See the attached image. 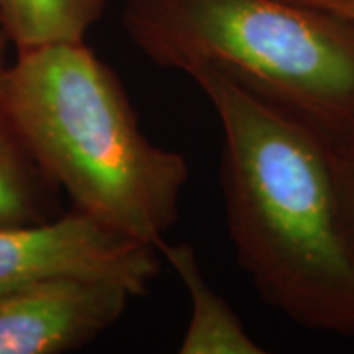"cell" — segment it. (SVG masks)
<instances>
[{"label":"cell","instance_id":"cell-1","mask_svg":"<svg viewBox=\"0 0 354 354\" xmlns=\"http://www.w3.org/2000/svg\"><path fill=\"white\" fill-rule=\"evenodd\" d=\"M191 79L223 130L221 187L242 270L293 323L354 337V216L335 148L216 71Z\"/></svg>","mask_w":354,"mask_h":354},{"label":"cell","instance_id":"cell-2","mask_svg":"<svg viewBox=\"0 0 354 354\" xmlns=\"http://www.w3.org/2000/svg\"><path fill=\"white\" fill-rule=\"evenodd\" d=\"M4 88L28 152L75 209L130 239L164 241L187 160L142 132L120 77L87 41L16 51Z\"/></svg>","mask_w":354,"mask_h":354},{"label":"cell","instance_id":"cell-3","mask_svg":"<svg viewBox=\"0 0 354 354\" xmlns=\"http://www.w3.org/2000/svg\"><path fill=\"white\" fill-rule=\"evenodd\" d=\"M128 39L150 64L228 81L354 148V20L293 0H124Z\"/></svg>","mask_w":354,"mask_h":354},{"label":"cell","instance_id":"cell-4","mask_svg":"<svg viewBox=\"0 0 354 354\" xmlns=\"http://www.w3.org/2000/svg\"><path fill=\"white\" fill-rule=\"evenodd\" d=\"M162 256L71 207L32 223L0 225V295L53 279H101L146 295L160 276Z\"/></svg>","mask_w":354,"mask_h":354},{"label":"cell","instance_id":"cell-5","mask_svg":"<svg viewBox=\"0 0 354 354\" xmlns=\"http://www.w3.org/2000/svg\"><path fill=\"white\" fill-rule=\"evenodd\" d=\"M132 299L101 279H53L0 295V354H62L120 321Z\"/></svg>","mask_w":354,"mask_h":354},{"label":"cell","instance_id":"cell-6","mask_svg":"<svg viewBox=\"0 0 354 354\" xmlns=\"http://www.w3.org/2000/svg\"><path fill=\"white\" fill-rule=\"evenodd\" d=\"M160 256L183 281L191 304L187 330L179 342L181 354H262L264 348L248 335V330L227 304V299L207 281L197 252L185 242L160 241Z\"/></svg>","mask_w":354,"mask_h":354},{"label":"cell","instance_id":"cell-7","mask_svg":"<svg viewBox=\"0 0 354 354\" xmlns=\"http://www.w3.org/2000/svg\"><path fill=\"white\" fill-rule=\"evenodd\" d=\"M0 64V225L44 221L62 213L59 189L36 164L14 122Z\"/></svg>","mask_w":354,"mask_h":354},{"label":"cell","instance_id":"cell-8","mask_svg":"<svg viewBox=\"0 0 354 354\" xmlns=\"http://www.w3.org/2000/svg\"><path fill=\"white\" fill-rule=\"evenodd\" d=\"M109 0H0V30L16 51L83 44Z\"/></svg>","mask_w":354,"mask_h":354},{"label":"cell","instance_id":"cell-9","mask_svg":"<svg viewBox=\"0 0 354 354\" xmlns=\"http://www.w3.org/2000/svg\"><path fill=\"white\" fill-rule=\"evenodd\" d=\"M335 152H337V150H335ZM337 158H339L342 181H344V189H346V197H348L351 211H353L354 216V148L353 150L337 152Z\"/></svg>","mask_w":354,"mask_h":354},{"label":"cell","instance_id":"cell-10","mask_svg":"<svg viewBox=\"0 0 354 354\" xmlns=\"http://www.w3.org/2000/svg\"><path fill=\"white\" fill-rule=\"evenodd\" d=\"M293 2L309 4V6L323 8V10L341 14V16H344V18H351V20H354V0H293Z\"/></svg>","mask_w":354,"mask_h":354},{"label":"cell","instance_id":"cell-11","mask_svg":"<svg viewBox=\"0 0 354 354\" xmlns=\"http://www.w3.org/2000/svg\"><path fill=\"white\" fill-rule=\"evenodd\" d=\"M6 48H8V44H6V39L2 36V30H0V64H8V59H6Z\"/></svg>","mask_w":354,"mask_h":354}]
</instances>
